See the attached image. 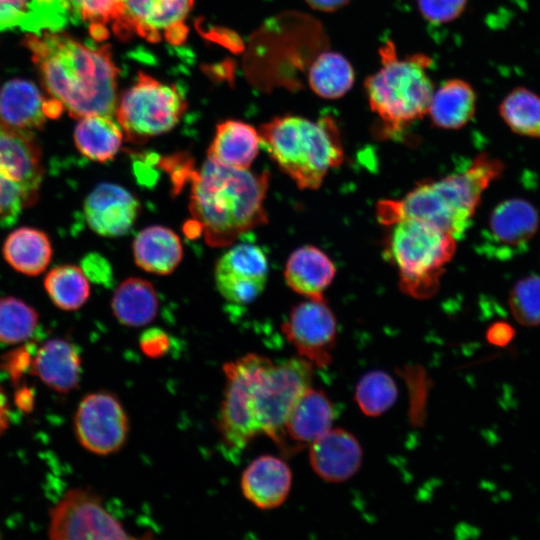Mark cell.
Returning a JSON list of instances; mask_svg holds the SVG:
<instances>
[{
    "mask_svg": "<svg viewBox=\"0 0 540 540\" xmlns=\"http://www.w3.org/2000/svg\"><path fill=\"white\" fill-rule=\"evenodd\" d=\"M43 86L73 118L111 117L117 106V76L108 45L91 48L68 34L25 36Z\"/></svg>",
    "mask_w": 540,
    "mask_h": 540,
    "instance_id": "1",
    "label": "cell"
},
{
    "mask_svg": "<svg viewBox=\"0 0 540 540\" xmlns=\"http://www.w3.org/2000/svg\"><path fill=\"white\" fill-rule=\"evenodd\" d=\"M269 173L226 166L206 159L190 181L189 209L214 247L231 245L268 222L264 200Z\"/></svg>",
    "mask_w": 540,
    "mask_h": 540,
    "instance_id": "2",
    "label": "cell"
},
{
    "mask_svg": "<svg viewBox=\"0 0 540 540\" xmlns=\"http://www.w3.org/2000/svg\"><path fill=\"white\" fill-rule=\"evenodd\" d=\"M503 170L500 160L482 153L462 172L420 182L402 199L380 202L378 219L384 225L406 218L420 220L458 240L470 227L483 192Z\"/></svg>",
    "mask_w": 540,
    "mask_h": 540,
    "instance_id": "3",
    "label": "cell"
},
{
    "mask_svg": "<svg viewBox=\"0 0 540 540\" xmlns=\"http://www.w3.org/2000/svg\"><path fill=\"white\" fill-rule=\"evenodd\" d=\"M260 145L300 189H318L344 159L340 131L331 116L271 119L259 129Z\"/></svg>",
    "mask_w": 540,
    "mask_h": 540,
    "instance_id": "4",
    "label": "cell"
},
{
    "mask_svg": "<svg viewBox=\"0 0 540 540\" xmlns=\"http://www.w3.org/2000/svg\"><path fill=\"white\" fill-rule=\"evenodd\" d=\"M379 56L380 68L364 82L367 100L383 130L399 133L427 115L435 90L428 73L432 59L422 53L399 57L391 40Z\"/></svg>",
    "mask_w": 540,
    "mask_h": 540,
    "instance_id": "5",
    "label": "cell"
},
{
    "mask_svg": "<svg viewBox=\"0 0 540 540\" xmlns=\"http://www.w3.org/2000/svg\"><path fill=\"white\" fill-rule=\"evenodd\" d=\"M385 257L398 270L401 289L414 298L431 297L456 252L457 239L420 220L406 218L390 225Z\"/></svg>",
    "mask_w": 540,
    "mask_h": 540,
    "instance_id": "6",
    "label": "cell"
},
{
    "mask_svg": "<svg viewBox=\"0 0 540 540\" xmlns=\"http://www.w3.org/2000/svg\"><path fill=\"white\" fill-rule=\"evenodd\" d=\"M40 146L31 131L0 120V224H11L38 198L43 180Z\"/></svg>",
    "mask_w": 540,
    "mask_h": 540,
    "instance_id": "7",
    "label": "cell"
},
{
    "mask_svg": "<svg viewBox=\"0 0 540 540\" xmlns=\"http://www.w3.org/2000/svg\"><path fill=\"white\" fill-rule=\"evenodd\" d=\"M313 365L302 357L275 364L269 358L252 388V406L261 434L286 450L284 425L299 397L311 387Z\"/></svg>",
    "mask_w": 540,
    "mask_h": 540,
    "instance_id": "8",
    "label": "cell"
},
{
    "mask_svg": "<svg viewBox=\"0 0 540 540\" xmlns=\"http://www.w3.org/2000/svg\"><path fill=\"white\" fill-rule=\"evenodd\" d=\"M186 107L174 85L139 73L135 83L121 95L115 115L126 139L139 144L170 131Z\"/></svg>",
    "mask_w": 540,
    "mask_h": 540,
    "instance_id": "9",
    "label": "cell"
},
{
    "mask_svg": "<svg viewBox=\"0 0 540 540\" xmlns=\"http://www.w3.org/2000/svg\"><path fill=\"white\" fill-rule=\"evenodd\" d=\"M267 357L247 354L223 365L224 397L218 417V430L225 447L242 451L259 434L253 406L252 388Z\"/></svg>",
    "mask_w": 540,
    "mask_h": 540,
    "instance_id": "10",
    "label": "cell"
},
{
    "mask_svg": "<svg viewBox=\"0 0 540 540\" xmlns=\"http://www.w3.org/2000/svg\"><path fill=\"white\" fill-rule=\"evenodd\" d=\"M48 537L72 539H135L103 505L102 497L90 488H73L49 510Z\"/></svg>",
    "mask_w": 540,
    "mask_h": 540,
    "instance_id": "11",
    "label": "cell"
},
{
    "mask_svg": "<svg viewBox=\"0 0 540 540\" xmlns=\"http://www.w3.org/2000/svg\"><path fill=\"white\" fill-rule=\"evenodd\" d=\"M74 430L79 443L97 455L119 451L129 434V419L119 398L108 391L87 394L79 403Z\"/></svg>",
    "mask_w": 540,
    "mask_h": 540,
    "instance_id": "12",
    "label": "cell"
},
{
    "mask_svg": "<svg viewBox=\"0 0 540 540\" xmlns=\"http://www.w3.org/2000/svg\"><path fill=\"white\" fill-rule=\"evenodd\" d=\"M192 7L193 0H123L112 29L120 37L134 33L150 42L179 44L187 35L185 20Z\"/></svg>",
    "mask_w": 540,
    "mask_h": 540,
    "instance_id": "13",
    "label": "cell"
},
{
    "mask_svg": "<svg viewBox=\"0 0 540 540\" xmlns=\"http://www.w3.org/2000/svg\"><path fill=\"white\" fill-rule=\"evenodd\" d=\"M282 331L300 357L313 366L324 368L331 363L337 323L324 297L295 305Z\"/></svg>",
    "mask_w": 540,
    "mask_h": 540,
    "instance_id": "14",
    "label": "cell"
},
{
    "mask_svg": "<svg viewBox=\"0 0 540 540\" xmlns=\"http://www.w3.org/2000/svg\"><path fill=\"white\" fill-rule=\"evenodd\" d=\"M536 208L522 198L499 203L489 216L482 251L498 260L512 259L528 250L539 228Z\"/></svg>",
    "mask_w": 540,
    "mask_h": 540,
    "instance_id": "15",
    "label": "cell"
},
{
    "mask_svg": "<svg viewBox=\"0 0 540 540\" xmlns=\"http://www.w3.org/2000/svg\"><path fill=\"white\" fill-rule=\"evenodd\" d=\"M268 261L257 245L242 243L231 247L216 263L215 283L228 301L247 304L264 290L268 278Z\"/></svg>",
    "mask_w": 540,
    "mask_h": 540,
    "instance_id": "16",
    "label": "cell"
},
{
    "mask_svg": "<svg viewBox=\"0 0 540 540\" xmlns=\"http://www.w3.org/2000/svg\"><path fill=\"white\" fill-rule=\"evenodd\" d=\"M139 213L138 199L125 188L112 183H101L96 186L84 203V215L88 226L104 237L128 233Z\"/></svg>",
    "mask_w": 540,
    "mask_h": 540,
    "instance_id": "17",
    "label": "cell"
},
{
    "mask_svg": "<svg viewBox=\"0 0 540 540\" xmlns=\"http://www.w3.org/2000/svg\"><path fill=\"white\" fill-rule=\"evenodd\" d=\"M362 448L350 432L328 430L310 445L309 460L314 472L323 480L340 483L350 479L362 463Z\"/></svg>",
    "mask_w": 540,
    "mask_h": 540,
    "instance_id": "18",
    "label": "cell"
},
{
    "mask_svg": "<svg viewBox=\"0 0 540 540\" xmlns=\"http://www.w3.org/2000/svg\"><path fill=\"white\" fill-rule=\"evenodd\" d=\"M244 497L260 509H273L284 503L292 485V473L285 461L273 455L255 458L243 471Z\"/></svg>",
    "mask_w": 540,
    "mask_h": 540,
    "instance_id": "19",
    "label": "cell"
},
{
    "mask_svg": "<svg viewBox=\"0 0 540 540\" xmlns=\"http://www.w3.org/2000/svg\"><path fill=\"white\" fill-rule=\"evenodd\" d=\"M70 14L67 0H0V31L20 28L36 35L57 31Z\"/></svg>",
    "mask_w": 540,
    "mask_h": 540,
    "instance_id": "20",
    "label": "cell"
},
{
    "mask_svg": "<svg viewBox=\"0 0 540 540\" xmlns=\"http://www.w3.org/2000/svg\"><path fill=\"white\" fill-rule=\"evenodd\" d=\"M32 372L49 388L67 393L78 386L81 378L79 349L65 339L48 340L37 350Z\"/></svg>",
    "mask_w": 540,
    "mask_h": 540,
    "instance_id": "21",
    "label": "cell"
},
{
    "mask_svg": "<svg viewBox=\"0 0 540 540\" xmlns=\"http://www.w3.org/2000/svg\"><path fill=\"white\" fill-rule=\"evenodd\" d=\"M334 419L335 409L327 395L309 387L299 397L285 422L286 445L287 438L296 445H311L331 429Z\"/></svg>",
    "mask_w": 540,
    "mask_h": 540,
    "instance_id": "22",
    "label": "cell"
},
{
    "mask_svg": "<svg viewBox=\"0 0 540 540\" xmlns=\"http://www.w3.org/2000/svg\"><path fill=\"white\" fill-rule=\"evenodd\" d=\"M335 272L336 267L327 254L315 246L305 245L289 256L284 278L294 292L307 299H320L333 281Z\"/></svg>",
    "mask_w": 540,
    "mask_h": 540,
    "instance_id": "23",
    "label": "cell"
},
{
    "mask_svg": "<svg viewBox=\"0 0 540 540\" xmlns=\"http://www.w3.org/2000/svg\"><path fill=\"white\" fill-rule=\"evenodd\" d=\"M476 103L477 95L471 84L463 79L453 78L434 90L427 115L438 128L460 129L474 117Z\"/></svg>",
    "mask_w": 540,
    "mask_h": 540,
    "instance_id": "24",
    "label": "cell"
},
{
    "mask_svg": "<svg viewBox=\"0 0 540 540\" xmlns=\"http://www.w3.org/2000/svg\"><path fill=\"white\" fill-rule=\"evenodd\" d=\"M135 263L143 270L158 275L170 274L182 260L183 247L171 229L153 225L141 230L133 242Z\"/></svg>",
    "mask_w": 540,
    "mask_h": 540,
    "instance_id": "25",
    "label": "cell"
},
{
    "mask_svg": "<svg viewBox=\"0 0 540 540\" xmlns=\"http://www.w3.org/2000/svg\"><path fill=\"white\" fill-rule=\"evenodd\" d=\"M259 147L260 136L254 127L242 121L227 120L217 125L207 158L226 166L248 169Z\"/></svg>",
    "mask_w": 540,
    "mask_h": 540,
    "instance_id": "26",
    "label": "cell"
},
{
    "mask_svg": "<svg viewBox=\"0 0 540 540\" xmlns=\"http://www.w3.org/2000/svg\"><path fill=\"white\" fill-rule=\"evenodd\" d=\"M44 99L34 83L12 79L0 89V120L22 129H40L46 120Z\"/></svg>",
    "mask_w": 540,
    "mask_h": 540,
    "instance_id": "27",
    "label": "cell"
},
{
    "mask_svg": "<svg viewBox=\"0 0 540 540\" xmlns=\"http://www.w3.org/2000/svg\"><path fill=\"white\" fill-rule=\"evenodd\" d=\"M2 251L6 262L13 269L28 276L41 274L52 257L48 236L32 227L12 231L5 239Z\"/></svg>",
    "mask_w": 540,
    "mask_h": 540,
    "instance_id": "28",
    "label": "cell"
},
{
    "mask_svg": "<svg viewBox=\"0 0 540 540\" xmlns=\"http://www.w3.org/2000/svg\"><path fill=\"white\" fill-rule=\"evenodd\" d=\"M116 319L129 327H141L154 320L158 296L153 285L142 278H128L115 290L111 303Z\"/></svg>",
    "mask_w": 540,
    "mask_h": 540,
    "instance_id": "29",
    "label": "cell"
},
{
    "mask_svg": "<svg viewBox=\"0 0 540 540\" xmlns=\"http://www.w3.org/2000/svg\"><path fill=\"white\" fill-rule=\"evenodd\" d=\"M122 128L111 117L92 115L80 118L74 130V143L88 159L100 163L115 157L123 140Z\"/></svg>",
    "mask_w": 540,
    "mask_h": 540,
    "instance_id": "30",
    "label": "cell"
},
{
    "mask_svg": "<svg viewBox=\"0 0 540 540\" xmlns=\"http://www.w3.org/2000/svg\"><path fill=\"white\" fill-rule=\"evenodd\" d=\"M355 83L351 62L341 53L324 51L308 70V84L320 98L336 100L346 95Z\"/></svg>",
    "mask_w": 540,
    "mask_h": 540,
    "instance_id": "31",
    "label": "cell"
},
{
    "mask_svg": "<svg viewBox=\"0 0 540 540\" xmlns=\"http://www.w3.org/2000/svg\"><path fill=\"white\" fill-rule=\"evenodd\" d=\"M499 114L512 132L540 139L539 94L526 87H516L501 101Z\"/></svg>",
    "mask_w": 540,
    "mask_h": 540,
    "instance_id": "32",
    "label": "cell"
},
{
    "mask_svg": "<svg viewBox=\"0 0 540 540\" xmlns=\"http://www.w3.org/2000/svg\"><path fill=\"white\" fill-rule=\"evenodd\" d=\"M44 287L54 305L65 311L79 309L90 294L86 275L75 265H61L50 270Z\"/></svg>",
    "mask_w": 540,
    "mask_h": 540,
    "instance_id": "33",
    "label": "cell"
},
{
    "mask_svg": "<svg viewBox=\"0 0 540 540\" xmlns=\"http://www.w3.org/2000/svg\"><path fill=\"white\" fill-rule=\"evenodd\" d=\"M397 395V386L390 375L383 371H371L358 382L354 398L365 415L376 417L391 408Z\"/></svg>",
    "mask_w": 540,
    "mask_h": 540,
    "instance_id": "34",
    "label": "cell"
},
{
    "mask_svg": "<svg viewBox=\"0 0 540 540\" xmlns=\"http://www.w3.org/2000/svg\"><path fill=\"white\" fill-rule=\"evenodd\" d=\"M38 324V314L23 300L0 297V342L18 344L29 339Z\"/></svg>",
    "mask_w": 540,
    "mask_h": 540,
    "instance_id": "35",
    "label": "cell"
},
{
    "mask_svg": "<svg viewBox=\"0 0 540 540\" xmlns=\"http://www.w3.org/2000/svg\"><path fill=\"white\" fill-rule=\"evenodd\" d=\"M71 13L87 23L91 35L103 40L108 35L107 26L119 20L123 0H67Z\"/></svg>",
    "mask_w": 540,
    "mask_h": 540,
    "instance_id": "36",
    "label": "cell"
},
{
    "mask_svg": "<svg viewBox=\"0 0 540 540\" xmlns=\"http://www.w3.org/2000/svg\"><path fill=\"white\" fill-rule=\"evenodd\" d=\"M508 304L513 318L522 326L540 325V276L519 280L510 292Z\"/></svg>",
    "mask_w": 540,
    "mask_h": 540,
    "instance_id": "37",
    "label": "cell"
},
{
    "mask_svg": "<svg viewBox=\"0 0 540 540\" xmlns=\"http://www.w3.org/2000/svg\"><path fill=\"white\" fill-rule=\"evenodd\" d=\"M468 0H417L418 9L427 21L443 24L457 19L465 10Z\"/></svg>",
    "mask_w": 540,
    "mask_h": 540,
    "instance_id": "38",
    "label": "cell"
},
{
    "mask_svg": "<svg viewBox=\"0 0 540 540\" xmlns=\"http://www.w3.org/2000/svg\"><path fill=\"white\" fill-rule=\"evenodd\" d=\"M139 345L146 356L159 358L168 352L170 339L165 331L159 328H150L141 334Z\"/></svg>",
    "mask_w": 540,
    "mask_h": 540,
    "instance_id": "39",
    "label": "cell"
},
{
    "mask_svg": "<svg viewBox=\"0 0 540 540\" xmlns=\"http://www.w3.org/2000/svg\"><path fill=\"white\" fill-rule=\"evenodd\" d=\"M82 270L87 278L99 284H105L111 280V267L107 260L97 253L87 254L82 259Z\"/></svg>",
    "mask_w": 540,
    "mask_h": 540,
    "instance_id": "40",
    "label": "cell"
},
{
    "mask_svg": "<svg viewBox=\"0 0 540 540\" xmlns=\"http://www.w3.org/2000/svg\"><path fill=\"white\" fill-rule=\"evenodd\" d=\"M516 331L512 325L504 321H498L489 326L486 332V340L493 346L505 347L512 342Z\"/></svg>",
    "mask_w": 540,
    "mask_h": 540,
    "instance_id": "41",
    "label": "cell"
},
{
    "mask_svg": "<svg viewBox=\"0 0 540 540\" xmlns=\"http://www.w3.org/2000/svg\"><path fill=\"white\" fill-rule=\"evenodd\" d=\"M305 1L314 10H317L320 12H334L343 8L351 0H305Z\"/></svg>",
    "mask_w": 540,
    "mask_h": 540,
    "instance_id": "42",
    "label": "cell"
},
{
    "mask_svg": "<svg viewBox=\"0 0 540 540\" xmlns=\"http://www.w3.org/2000/svg\"><path fill=\"white\" fill-rule=\"evenodd\" d=\"M9 424V406L5 393L0 387V436L8 428Z\"/></svg>",
    "mask_w": 540,
    "mask_h": 540,
    "instance_id": "43",
    "label": "cell"
}]
</instances>
